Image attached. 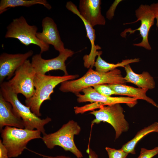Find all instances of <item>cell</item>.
Wrapping results in <instances>:
<instances>
[{
	"mask_svg": "<svg viewBox=\"0 0 158 158\" xmlns=\"http://www.w3.org/2000/svg\"><path fill=\"white\" fill-rule=\"evenodd\" d=\"M126 83L121 71L116 68L106 73L94 71L90 68L81 78L68 80L61 83L59 90L63 92H71L76 95L84 89L105 84H124Z\"/></svg>",
	"mask_w": 158,
	"mask_h": 158,
	"instance_id": "6da1fadb",
	"label": "cell"
},
{
	"mask_svg": "<svg viewBox=\"0 0 158 158\" xmlns=\"http://www.w3.org/2000/svg\"><path fill=\"white\" fill-rule=\"evenodd\" d=\"M78 75L54 76L36 74L34 80L35 92L33 96L25 99V105L30 107L31 111L38 117L41 116L40 109L45 101L50 100L54 89L60 83L78 77Z\"/></svg>",
	"mask_w": 158,
	"mask_h": 158,
	"instance_id": "7a4b0ae2",
	"label": "cell"
},
{
	"mask_svg": "<svg viewBox=\"0 0 158 158\" xmlns=\"http://www.w3.org/2000/svg\"><path fill=\"white\" fill-rule=\"evenodd\" d=\"M0 93L6 101L12 105L14 109L23 120L25 128L30 130L35 129L40 131L43 135L46 134L44 126L51 121L47 117L41 119L31 110L30 107L25 105L19 100L18 94L10 86L7 82L0 84Z\"/></svg>",
	"mask_w": 158,
	"mask_h": 158,
	"instance_id": "3957f363",
	"label": "cell"
},
{
	"mask_svg": "<svg viewBox=\"0 0 158 158\" xmlns=\"http://www.w3.org/2000/svg\"><path fill=\"white\" fill-rule=\"evenodd\" d=\"M0 131L2 143L8 151L9 158L18 157L26 148L29 141L42 137L41 132L37 129L6 126Z\"/></svg>",
	"mask_w": 158,
	"mask_h": 158,
	"instance_id": "277c9868",
	"label": "cell"
},
{
	"mask_svg": "<svg viewBox=\"0 0 158 158\" xmlns=\"http://www.w3.org/2000/svg\"><path fill=\"white\" fill-rule=\"evenodd\" d=\"M81 130L78 123L71 120L55 132L43 135L42 139L48 148L52 149L56 146H59L65 151L72 152L77 158H82L83 154L74 141L75 135H78Z\"/></svg>",
	"mask_w": 158,
	"mask_h": 158,
	"instance_id": "5b68a950",
	"label": "cell"
},
{
	"mask_svg": "<svg viewBox=\"0 0 158 158\" xmlns=\"http://www.w3.org/2000/svg\"><path fill=\"white\" fill-rule=\"evenodd\" d=\"M6 29V38L17 39L27 46L31 44L36 45L40 48L41 54L49 50V45L42 42L36 37L37 27L29 24L23 16L13 19Z\"/></svg>",
	"mask_w": 158,
	"mask_h": 158,
	"instance_id": "8992f818",
	"label": "cell"
},
{
	"mask_svg": "<svg viewBox=\"0 0 158 158\" xmlns=\"http://www.w3.org/2000/svg\"><path fill=\"white\" fill-rule=\"evenodd\" d=\"M123 109L120 104L104 106L90 114L95 117L91 122L93 125L104 122L110 124L115 132V139L118 138L123 132L128 131L129 123L125 118Z\"/></svg>",
	"mask_w": 158,
	"mask_h": 158,
	"instance_id": "52a82bcc",
	"label": "cell"
},
{
	"mask_svg": "<svg viewBox=\"0 0 158 158\" xmlns=\"http://www.w3.org/2000/svg\"><path fill=\"white\" fill-rule=\"evenodd\" d=\"M36 74L31 62L27 60L16 70L14 76L7 83L15 93L21 94L28 99L35 92L34 80Z\"/></svg>",
	"mask_w": 158,
	"mask_h": 158,
	"instance_id": "ba28073f",
	"label": "cell"
},
{
	"mask_svg": "<svg viewBox=\"0 0 158 158\" xmlns=\"http://www.w3.org/2000/svg\"><path fill=\"white\" fill-rule=\"evenodd\" d=\"M74 54L71 50L65 49L63 51L59 52L56 57L48 59H43L40 54H37L32 56L31 63L36 74L44 75L50 71L61 70L64 72L65 75H68L65 62Z\"/></svg>",
	"mask_w": 158,
	"mask_h": 158,
	"instance_id": "9c48e42d",
	"label": "cell"
},
{
	"mask_svg": "<svg viewBox=\"0 0 158 158\" xmlns=\"http://www.w3.org/2000/svg\"><path fill=\"white\" fill-rule=\"evenodd\" d=\"M135 15L137 20L132 23H128V24L137 22L140 21L141 25L138 29L132 30H127L125 32H130V34L133 33L135 31L139 30L140 34L142 37L141 42L138 43L133 44L134 46L144 47L146 49L150 50L151 47L149 42L148 35L151 27L154 25L155 17L154 12L150 5L147 4L141 5L135 11Z\"/></svg>",
	"mask_w": 158,
	"mask_h": 158,
	"instance_id": "30bf717a",
	"label": "cell"
},
{
	"mask_svg": "<svg viewBox=\"0 0 158 158\" xmlns=\"http://www.w3.org/2000/svg\"><path fill=\"white\" fill-rule=\"evenodd\" d=\"M84 93L76 94L77 101L79 103L90 102L91 103L98 102L104 106L116 104L124 103L130 107H133L137 103L138 98L130 97H112L101 95L92 87L83 89L82 91Z\"/></svg>",
	"mask_w": 158,
	"mask_h": 158,
	"instance_id": "8fae6325",
	"label": "cell"
},
{
	"mask_svg": "<svg viewBox=\"0 0 158 158\" xmlns=\"http://www.w3.org/2000/svg\"><path fill=\"white\" fill-rule=\"evenodd\" d=\"M33 54L32 50L23 54H9L3 53L0 56V83L5 78L8 79L14 75L16 70Z\"/></svg>",
	"mask_w": 158,
	"mask_h": 158,
	"instance_id": "7c38bea8",
	"label": "cell"
},
{
	"mask_svg": "<svg viewBox=\"0 0 158 158\" xmlns=\"http://www.w3.org/2000/svg\"><path fill=\"white\" fill-rule=\"evenodd\" d=\"M66 6L68 10L79 16L84 24L86 31V37L89 39L91 46L90 54L88 55H85L83 57L84 65L86 68H88L90 67L92 68L94 66L96 56L99 54L101 55L102 53V51H97L101 49V47L98 45L95 44L96 38L95 30L90 24L80 15L77 6L72 2H67Z\"/></svg>",
	"mask_w": 158,
	"mask_h": 158,
	"instance_id": "4fadbf2b",
	"label": "cell"
},
{
	"mask_svg": "<svg viewBox=\"0 0 158 158\" xmlns=\"http://www.w3.org/2000/svg\"><path fill=\"white\" fill-rule=\"evenodd\" d=\"M42 31L37 32L36 37L45 43L53 45L59 52L65 48L61 40L57 25L53 20L49 17L44 18L42 21Z\"/></svg>",
	"mask_w": 158,
	"mask_h": 158,
	"instance_id": "5bb4252c",
	"label": "cell"
},
{
	"mask_svg": "<svg viewBox=\"0 0 158 158\" xmlns=\"http://www.w3.org/2000/svg\"><path fill=\"white\" fill-rule=\"evenodd\" d=\"M100 0H81L79 4L80 15L93 27L104 25L106 20L101 13Z\"/></svg>",
	"mask_w": 158,
	"mask_h": 158,
	"instance_id": "9a60e30c",
	"label": "cell"
},
{
	"mask_svg": "<svg viewBox=\"0 0 158 158\" xmlns=\"http://www.w3.org/2000/svg\"><path fill=\"white\" fill-rule=\"evenodd\" d=\"M24 128V122L14 109L11 104L6 101L0 93V129L4 126Z\"/></svg>",
	"mask_w": 158,
	"mask_h": 158,
	"instance_id": "2e32d148",
	"label": "cell"
},
{
	"mask_svg": "<svg viewBox=\"0 0 158 158\" xmlns=\"http://www.w3.org/2000/svg\"><path fill=\"white\" fill-rule=\"evenodd\" d=\"M126 75L124 77L126 83H130L137 86L138 88L149 89H154L155 83L153 77L147 71L140 74L135 73L129 64L124 67Z\"/></svg>",
	"mask_w": 158,
	"mask_h": 158,
	"instance_id": "e0dca14e",
	"label": "cell"
},
{
	"mask_svg": "<svg viewBox=\"0 0 158 158\" xmlns=\"http://www.w3.org/2000/svg\"><path fill=\"white\" fill-rule=\"evenodd\" d=\"M107 85L116 93L117 95L127 96L142 99L158 108V105L146 95V93L148 90L147 89L135 88L122 84Z\"/></svg>",
	"mask_w": 158,
	"mask_h": 158,
	"instance_id": "ac0fdd59",
	"label": "cell"
},
{
	"mask_svg": "<svg viewBox=\"0 0 158 158\" xmlns=\"http://www.w3.org/2000/svg\"><path fill=\"white\" fill-rule=\"evenodd\" d=\"M153 132L158 133L157 122H155L138 131L132 139L123 145L121 149L128 154H135V148L138 142L146 135Z\"/></svg>",
	"mask_w": 158,
	"mask_h": 158,
	"instance_id": "d6986e66",
	"label": "cell"
},
{
	"mask_svg": "<svg viewBox=\"0 0 158 158\" xmlns=\"http://www.w3.org/2000/svg\"><path fill=\"white\" fill-rule=\"evenodd\" d=\"M37 4L42 5L49 10L51 8V5L46 0H1L0 14L10 8L18 6L29 7Z\"/></svg>",
	"mask_w": 158,
	"mask_h": 158,
	"instance_id": "ffe728a7",
	"label": "cell"
},
{
	"mask_svg": "<svg viewBox=\"0 0 158 158\" xmlns=\"http://www.w3.org/2000/svg\"><path fill=\"white\" fill-rule=\"evenodd\" d=\"M101 55L99 54L98 56L94 66L95 67L96 71L102 73L109 71L119 67L124 68L126 66L130 63L138 62L140 61L139 58H136L123 60L121 62L116 64L111 63L107 62L103 59L101 57Z\"/></svg>",
	"mask_w": 158,
	"mask_h": 158,
	"instance_id": "44dd1931",
	"label": "cell"
},
{
	"mask_svg": "<svg viewBox=\"0 0 158 158\" xmlns=\"http://www.w3.org/2000/svg\"><path fill=\"white\" fill-rule=\"evenodd\" d=\"M104 105L102 103L98 102H94L85 105L84 106L74 107V111L76 114H83L89 111H94L97 109H99Z\"/></svg>",
	"mask_w": 158,
	"mask_h": 158,
	"instance_id": "7402d4cb",
	"label": "cell"
},
{
	"mask_svg": "<svg viewBox=\"0 0 158 158\" xmlns=\"http://www.w3.org/2000/svg\"><path fill=\"white\" fill-rule=\"evenodd\" d=\"M93 87L97 92L104 96H111L112 95H117L116 93L107 84L98 85Z\"/></svg>",
	"mask_w": 158,
	"mask_h": 158,
	"instance_id": "603a6c76",
	"label": "cell"
},
{
	"mask_svg": "<svg viewBox=\"0 0 158 158\" xmlns=\"http://www.w3.org/2000/svg\"><path fill=\"white\" fill-rule=\"evenodd\" d=\"M105 150L108 153L109 158H126L128 154L121 148L118 150L106 147Z\"/></svg>",
	"mask_w": 158,
	"mask_h": 158,
	"instance_id": "cb8c5ba5",
	"label": "cell"
},
{
	"mask_svg": "<svg viewBox=\"0 0 158 158\" xmlns=\"http://www.w3.org/2000/svg\"><path fill=\"white\" fill-rule=\"evenodd\" d=\"M158 154V147L151 150L141 148L140 154L138 158H152Z\"/></svg>",
	"mask_w": 158,
	"mask_h": 158,
	"instance_id": "d4e9b609",
	"label": "cell"
},
{
	"mask_svg": "<svg viewBox=\"0 0 158 158\" xmlns=\"http://www.w3.org/2000/svg\"><path fill=\"white\" fill-rule=\"evenodd\" d=\"M122 0H115L106 13V17L109 20L111 19L114 16V12L117 6Z\"/></svg>",
	"mask_w": 158,
	"mask_h": 158,
	"instance_id": "484cf974",
	"label": "cell"
},
{
	"mask_svg": "<svg viewBox=\"0 0 158 158\" xmlns=\"http://www.w3.org/2000/svg\"><path fill=\"white\" fill-rule=\"evenodd\" d=\"M0 158H9L8 151L3 144L1 139L0 140Z\"/></svg>",
	"mask_w": 158,
	"mask_h": 158,
	"instance_id": "4316f807",
	"label": "cell"
},
{
	"mask_svg": "<svg viewBox=\"0 0 158 158\" xmlns=\"http://www.w3.org/2000/svg\"><path fill=\"white\" fill-rule=\"evenodd\" d=\"M152 9L155 17V19L157 20L156 26L158 27V2L156 3H154L150 5Z\"/></svg>",
	"mask_w": 158,
	"mask_h": 158,
	"instance_id": "83f0119b",
	"label": "cell"
},
{
	"mask_svg": "<svg viewBox=\"0 0 158 158\" xmlns=\"http://www.w3.org/2000/svg\"></svg>",
	"mask_w": 158,
	"mask_h": 158,
	"instance_id": "f1b7e54d",
	"label": "cell"
}]
</instances>
